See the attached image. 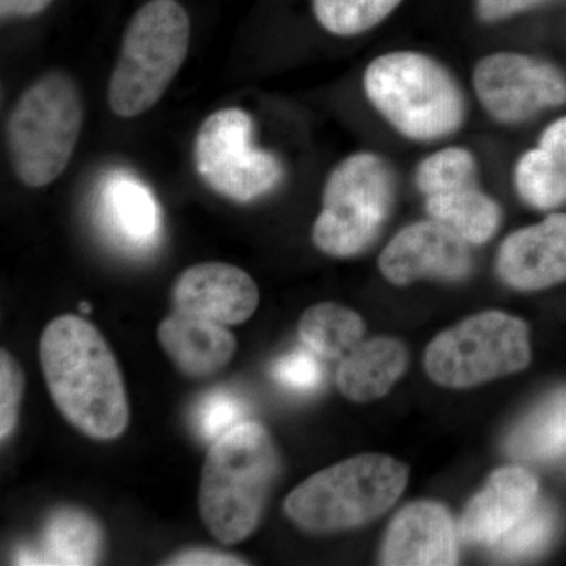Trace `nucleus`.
<instances>
[{
	"instance_id": "f257e3e1",
	"label": "nucleus",
	"mask_w": 566,
	"mask_h": 566,
	"mask_svg": "<svg viewBox=\"0 0 566 566\" xmlns=\"http://www.w3.org/2000/svg\"><path fill=\"white\" fill-rule=\"evenodd\" d=\"M40 363L52 401L66 422L96 441L128 428V394L103 334L77 315L52 319L40 338Z\"/></svg>"
},
{
	"instance_id": "f03ea898",
	"label": "nucleus",
	"mask_w": 566,
	"mask_h": 566,
	"mask_svg": "<svg viewBox=\"0 0 566 566\" xmlns=\"http://www.w3.org/2000/svg\"><path fill=\"white\" fill-rule=\"evenodd\" d=\"M365 98L398 136L434 144L455 136L468 118V99L446 63L416 50L376 55L363 74Z\"/></svg>"
},
{
	"instance_id": "7ed1b4c3",
	"label": "nucleus",
	"mask_w": 566,
	"mask_h": 566,
	"mask_svg": "<svg viewBox=\"0 0 566 566\" xmlns=\"http://www.w3.org/2000/svg\"><path fill=\"white\" fill-rule=\"evenodd\" d=\"M279 471L281 458L262 423L244 420L212 442L202 468L199 510L221 545H238L256 531Z\"/></svg>"
},
{
	"instance_id": "20e7f679",
	"label": "nucleus",
	"mask_w": 566,
	"mask_h": 566,
	"mask_svg": "<svg viewBox=\"0 0 566 566\" xmlns=\"http://www.w3.org/2000/svg\"><path fill=\"white\" fill-rule=\"evenodd\" d=\"M408 480V465L400 460L364 453L308 476L286 495L283 512L307 534L349 531L392 509Z\"/></svg>"
},
{
	"instance_id": "39448f33",
	"label": "nucleus",
	"mask_w": 566,
	"mask_h": 566,
	"mask_svg": "<svg viewBox=\"0 0 566 566\" xmlns=\"http://www.w3.org/2000/svg\"><path fill=\"white\" fill-rule=\"evenodd\" d=\"M191 20L177 0H150L134 13L107 85L117 117H139L170 87L188 55Z\"/></svg>"
},
{
	"instance_id": "423d86ee",
	"label": "nucleus",
	"mask_w": 566,
	"mask_h": 566,
	"mask_svg": "<svg viewBox=\"0 0 566 566\" xmlns=\"http://www.w3.org/2000/svg\"><path fill=\"white\" fill-rule=\"evenodd\" d=\"M84 126L80 87L62 71L25 88L7 122V150L14 175L29 188L57 180L73 158Z\"/></svg>"
},
{
	"instance_id": "0eeeda50",
	"label": "nucleus",
	"mask_w": 566,
	"mask_h": 566,
	"mask_svg": "<svg viewBox=\"0 0 566 566\" xmlns=\"http://www.w3.org/2000/svg\"><path fill=\"white\" fill-rule=\"evenodd\" d=\"M397 182L392 164L376 151L352 153L335 164L312 227L315 248L333 259H353L367 251L394 210Z\"/></svg>"
},
{
	"instance_id": "6e6552de",
	"label": "nucleus",
	"mask_w": 566,
	"mask_h": 566,
	"mask_svg": "<svg viewBox=\"0 0 566 566\" xmlns=\"http://www.w3.org/2000/svg\"><path fill=\"white\" fill-rule=\"evenodd\" d=\"M531 359L527 324L486 311L436 335L424 352V370L436 385L469 389L517 374Z\"/></svg>"
},
{
	"instance_id": "1a4fd4ad",
	"label": "nucleus",
	"mask_w": 566,
	"mask_h": 566,
	"mask_svg": "<svg viewBox=\"0 0 566 566\" xmlns=\"http://www.w3.org/2000/svg\"><path fill=\"white\" fill-rule=\"evenodd\" d=\"M193 166L205 185L238 203L262 199L285 178L274 153L253 145V120L240 107L212 112L193 140Z\"/></svg>"
},
{
	"instance_id": "9d476101",
	"label": "nucleus",
	"mask_w": 566,
	"mask_h": 566,
	"mask_svg": "<svg viewBox=\"0 0 566 566\" xmlns=\"http://www.w3.org/2000/svg\"><path fill=\"white\" fill-rule=\"evenodd\" d=\"M415 185L428 218L469 244H486L501 229V203L480 188L479 161L468 147L446 145L428 153L416 166Z\"/></svg>"
},
{
	"instance_id": "9b49d317",
	"label": "nucleus",
	"mask_w": 566,
	"mask_h": 566,
	"mask_svg": "<svg viewBox=\"0 0 566 566\" xmlns=\"http://www.w3.org/2000/svg\"><path fill=\"white\" fill-rule=\"evenodd\" d=\"M480 109L505 128L531 122L543 112L566 104L564 71L536 55L520 51H494L483 55L471 73Z\"/></svg>"
},
{
	"instance_id": "f8f14e48",
	"label": "nucleus",
	"mask_w": 566,
	"mask_h": 566,
	"mask_svg": "<svg viewBox=\"0 0 566 566\" xmlns=\"http://www.w3.org/2000/svg\"><path fill=\"white\" fill-rule=\"evenodd\" d=\"M472 245L428 218L395 233L378 256L379 273L395 286L419 281L461 282L474 270Z\"/></svg>"
},
{
	"instance_id": "ddd939ff",
	"label": "nucleus",
	"mask_w": 566,
	"mask_h": 566,
	"mask_svg": "<svg viewBox=\"0 0 566 566\" xmlns=\"http://www.w3.org/2000/svg\"><path fill=\"white\" fill-rule=\"evenodd\" d=\"M259 304L255 281L234 264H193L178 275L172 286L174 311L227 327L248 322Z\"/></svg>"
},
{
	"instance_id": "4468645a",
	"label": "nucleus",
	"mask_w": 566,
	"mask_h": 566,
	"mask_svg": "<svg viewBox=\"0 0 566 566\" xmlns=\"http://www.w3.org/2000/svg\"><path fill=\"white\" fill-rule=\"evenodd\" d=\"M495 273L517 292H539L566 281V212L517 229L499 245Z\"/></svg>"
},
{
	"instance_id": "2eb2a0df",
	"label": "nucleus",
	"mask_w": 566,
	"mask_h": 566,
	"mask_svg": "<svg viewBox=\"0 0 566 566\" xmlns=\"http://www.w3.org/2000/svg\"><path fill=\"white\" fill-rule=\"evenodd\" d=\"M379 560L387 566L457 565V527L446 506L433 501L403 506L387 528Z\"/></svg>"
},
{
	"instance_id": "dca6fc26",
	"label": "nucleus",
	"mask_w": 566,
	"mask_h": 566,
	"mask_svg": "<svg viewBox=\"0 0 566 566\" xmlns=\"http://www.w3.org/2000/svg\"><path fill=\"white\" fill-rule=\"evenodd\" d=\"M538 501V480L521 465L495 469L465 505L460 536L472 545L494 546Z\"/></svg>"
},
{
	"instance_id": "f3484780",
	"label": "nucleus",
	"mask_w": 566,
	"mask_h": 566,
	"mask_svg": "<svg viewBox=\"0 0 566 566\" xmlns=\"http://www.w3.org/2000/svg\"><path fill=\"white\" fill-rule=\"evenodd\" d=\"M156 335L170 363L192 379L219 374L237 353L229 327L177 311L163 319Z\"/></svg>"
},
{
	"instance_id": "a211bd4d",
	"label": "nucleus",
	"mask_w": 566,
	"mask_h": 566,
	"mask_svg": "<svg viewBox=\"0 0 566 566\" xmlns=\"http://www.w3.org/2000/svg\"><path fill=\"white\" fill-rule=\"evenodd\" d=\"M512 182L517 197L534 210L566 203V115L543 129L535 147L521 153Z\"/></svg>"
},
{
	"instance_id": "6ab92c4d",
	"label": "nucleus",
	"mask_w": 566,
	"mask_h": 566,
	"mask_svg": "<svg viewBox=\"0 0 566 566\" xmlns=\"http://www.w3.org/2000/svg\"><path fill=\"white\" fill-rule=\"evenodd\" d=\"M106 536L99 521L76 506H59L41 528L40 547L18 554L21 565H95Z\"/></svg>"
},
{
	"instance_id": "aec40b11",
	"label": "nucleus",
	"mask_w": 566,
	"mask_h": 566,
	"mask_svg": "<svg viewBox=\"0 0 566 566\" xmlns=\"http://www.w3.org/2000/svg\"><path fill=\"white\" fill-rule=\"evenodd\" d=\"M409 353L403 342L375 337L360 342L346 354L337 368L335 382L354 403H368L390 392L408 370Z\"/></svg>"
},
{
	"instance_id": "412c9836",
	"label": "nucleus",
	"mask_w": 566,
	"mask_h": 566,
	"mask_svg": "<svg viewBox=\"0 0 566 566\" xmlns=\"http://www.w3.org/2000/svg\"><path fill=\"white\" fill-rule=\"evenodd\" d=\"M506 455L527 463H546L566 453V387L545 398L513 428Z\"/></svg>"
},
{
	"instance_id": "4be33fe9",
	"label": "nucleus",
	"mask_w": 566,
	"mask_h": 566,
	"mask_svg": "<svg viewBox=\"0 0 566 566\" xmlns=\"http://www.w3.org/2000/svg\"><path fill=\"white\" fill-rule=\"evenodd\" d=\"M305 348L323 359H344L363 342L365 322L353 308L337 303H319L304 312L297 326Z\"/></svg>"
},
{
	"instance_id": "5701e85b",
	"label": "nucleus",
	"mask_w": 566,
	"mask_h": 566,
	"mask_svg": "<svg viewBox=\"0 0 566 566\" xmlns=\"http://www.w3.org/2000/svg\"><path fill=\"white\" fill-rule=\"evenodd\" d=\"M104 202L107 218L125 240L137 245L155 241L159 230L158 205L140 181L125 175L111 178Z\"/></svg>"
},
{
	"instance_id": "b1692460",
	"label": "nucleus",
	"mask_w": 566,
	"mask_h": 566,
	"mask_svg": "<svg viewBox=\"0 0 566 566\" xmlns=\"http://www.w3.org/2000/svg\"><path fill=\"white\" fill-rule=\"evenodd\" d=\"M403 0H312L315 20L324 31L340 39L374 31Z\"/></svg>"
},
{
	"instance_id": "393cba45",
	"label": "nucleus",
	"mask_w": 566,
	"mask_h": 566,
	"mask_svg": "<svg viewBox=\"0 0 566 566\" xmlns=\"http://www.w3.org/2000/svg\"><path fill=\"white\" fill-rule=\"evenodd\" d=\"M557 528V510L549 502L536 501L527 515L491 547L501 560H523L545 551Z\"/></svg>"
},
{
	"instance_id": "a878e982",
	"label": "nucleus",
	"mask_w": 566,
	"mask_h": 566,
	"mask_svg": "<svg viewBox=\"0 0 566 566\" xmlns=\"http://www.w3.org/2000/svg\"><path fill=\"white\" fill-rule=\"evenodd\" d=\"M245 405L237 395L218 390L207 395L197 408L196 422L199 433L214 442L227 431L245 420Z\"/></svg>"
},
{
	"instance_id": "bb28decb",
	"label": "nucleus",
	"mask_w": 566,
	"mask_h": 566,
	"mask_svg": "<svg viewBox=\"0 0 566 566\" xmlns=\"http://www.w3.org/2000/svg\"><path fill=\"white\" fill-rule=\"evenodd\" d=\"M311 349H296L279 357L271 367L275 382L296 392H311L323 382L322 363Z\"/></svg>"
},
{
	"instance_id": "cd10ccee",
	"label": "nucleus",
	"mask_w": 566,
	"mask_h": 566,
	"mask_svg": "<svg viewBox=\"0 0 566 566\" xmlns=\"http://www.w3.org/2000/svg\"><path fill=\"white\" fill-rule=\"evenodd\" d=\"M25 379L11 353L0 352V439L6 442L17 428Z\"/></svg>"
},
{
	"instance_id": "c85d7f7f",
	"label": "nucleus",
	"mask_w": 566,
	"mask_h": 566,
	"mask_svg": "<svg viewBox=\"0 0 566 566\" xmlns=\"http://www.w3.org/2000/svg\"><path fill=\"white\" fill-rule=\"evenodd\" d=\"M554 0H474L476 20L493 25L545 7Z\"/></svg>"
},
{
	"instance_id": "c756f323",
	"label": "nucleus",
	"mask_w": 566,
	"mask_h": 566,
	"mask_svg": "<svg viewBox=\"0 0 566 566\" xmlns=\"http://www.w3.org/2000/svg\"><path fill=\"white\" fill-rule=\"evenodd\" d=\"M166 565L202 566V565H248L243 558L232 554L211 549H189L166 562Z\"/></svg>"
},
{
	"instance_id": "7c9ffc66",
	"label": "nucleus",
	"mask_w": 566,
	"mask_h": 566,
	"mask_svg": "<svg viewBox=\"0 0 566 566\" xmlns=\"http://www.w3.org/2000/svg\"><path fill=\"white\" fill-rule=\"evenodd\" d=\"M52 0H0V14L2 20H22L43 13Z\"/></svg>"
},
{
	"instance_id": "2f4dec72",
	"label": "nucleus",
	"mask_w": 566,
	"mask_h": 566,
	"mask_svg": "<svg viewBox=\"0 0 566 566\" xmlns=\"http://www.w3.org/2000/svg\"><path fill=\"white\" fill-rule=\"evenodd\" d=\"M82 314H91L92 312V305L88 303H81L80 304Z\"/></svg>"
}]
</instances>
